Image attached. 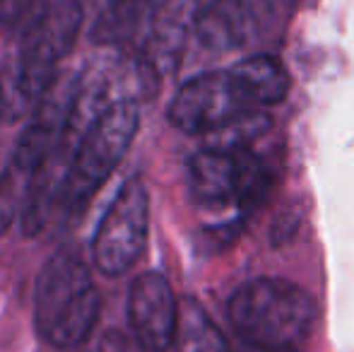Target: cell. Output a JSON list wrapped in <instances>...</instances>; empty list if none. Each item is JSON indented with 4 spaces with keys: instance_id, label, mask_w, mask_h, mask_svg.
I'll return each instance as SVG.
<instances>
[{
    "instance_id": "cell-1",
    "label": "cell",
    "mask_w": 354,
    "mask_h": 352,
    "mask_svg": "<svg viewBox=\"0 0 354 352\" xmlns=\"http://www.w3.org/2000/svg\"><path fill=\"white\" fill-rule=\"evenodd\" d=\"M102 297L87 261L75 246L58 249L41 268L34 290V324L56 348H75L94 331Z\"/></svg>"
},
{
    "instance_id": "cell-2",
    "label": "cell",
    "mask_w": 354,
    "mask_h": 352,
    "mask_svg": "<svg viewBox=\"0 0 354 352\" xmlns=\"http://www.w3.org/2000/svg\"><path fill=\"white\" fill-rule=\"evenodd\" d=\"M140 126V111L136 99H123L106 109L89 123L73 150L66 174L56 188L58 205L66 215H77L97 196L106 178L116 172L126 157Z\"/></svg>"
},
{
    "instance_id": "cell-3",
    "label": "cell",
    "mask_w": 354,
    "mask_h": 352,
    "mask_svg": "<svg viewBox=\"0 0 354 352\" xmlns=\"http://www.w3.org/2000/svg\"><path fill=\"white\" fill-rule=\"evenodd\" d=\"M316 304L306 290L280 277H258L229 299V321L246 345H294L306 338Z\"/></svg>"
},
{
    "instance_id": "cell-4",
    "label": "cell",
    "mask_w": 354,
    "mask_h": 352,
    "mask_svg": "<svg viewBox=\"0 0 354 352\" xmlns=\"http://www.w3.org/2000/svg\"><path fill=\"white\" fill-rule=\"evenodd\" d=\"M82 27L80 0H39L32 19L24 24L17 56V89L24 102L41 99L53 85V71L75 46Z\"/></svg>"
},
{
    "instance_id": "cell-5",
    "label": "cell",
    "mask_w": 354,
    "mask_h": 352,
    "mask_svg": "<svg viewBox=\"0 0 354 352\" xmlns=\"http://www.w3.org/2000/svg\"><path fill=\"white\" fill-rule=\"evenodd\" d=\"M188 188L196 203L222 207L236 203L253 207L270 188V169L248 150H214L203 147L188 162Z\"/></svg>"
},
{
    "instance_id": "cell-6",
    "label": "cell",
    "mask_w": 354,
    "mask_h": 352,
    "mask_svg": "<svg viewBox=\"0 0 354 352\" xmlns=\"http://www.w3.org/2000/svg\"><path fill=\"white\" fill-rule=\"evenodd\" d=\"M149 198L138 176L128 178L102 217L92 241V259L104 275H123L147 246Z\"/></svg>"
},
{
    "instance_id": "cell-7",
    "label": "cell",
    "mask_w": 354,
    "mask_h": 352,
    "mask_svg": "<svg viewBox=\"0 0 354 352\" xmlns=\"http://www.w3.org/2000/svg\"><path fill=\"white\" fill-rule=\"evenodd\" d=\"M256 109L241 92L232 71H210L178 87L169 104V121L191 136H210L239 113Z\"/></svg>"
},
{
    "instance_id": "cell-8",
    "label": "cell",
    "mask_w": 354,
    "mask_h": 352,
    "mask_svg": "<svg viewBox=\"0 0 354 352\" xmlns=\"http://www.w3.org/2000/svg\"><path fill=\"white\" fill-rule=\"evenodd\" d=\"M178 302L162 272H142L128 292V321L138 343L149 352H167L176 340Z\"/></svg>"
},
{
    "instance_id": "cell-9",
    "label": "cell",
    "mask_w": 354,
    "mask_h": 352,
    "mask_svg": "<svg viewBox=\"0 0 354 352\" xmlns=\"http://www.w3.org/2000/svg\"><path fill=\"white\" fill-rule=\"evenodd\" d=\"M270 0H212L198 15V41L210 51H234L258 41L272 24Z\"/></svg>"
},
{
    "instance_id": "cell-10",
    "label": "cell",
    "mask_w": 354,
    "mask_h": 352,
    "mask_svg": "<svg viewBox=\"0 0 354 352\" xmlns=\"http://www.w3.org/2000/svg\"><path fill=\"white\" fill-rule=\"evenodd\" d=\"M201 0H159L149 19L140 56L159 77L176 71L188 32L198 22Z\"/></svg>"
},
{
    "instance_id": "cell-11",
    "label": "cell",
    "mask_w": 354,
    "mask_h": 352,
    "mask_svg": "<svg viewBox=\"0 0 354 352\" xmlns=\"http://www.w3.org/2000/svg\"><path fill=\"white\" fill-rule=\"evenodd\" d=\"M159 0H111L97 17L89 39L94 44H111V46H128V44L145 41L149 19Z\"/></svg>"
},
{
    "instance_id": "cell-12",
    "label": "cell",
    "mask_w": 354,
    "mask_h": 352,
    "mask_svg": "<svg viewBox=\"0 0 354 352\" xmlns=\"http://www.w3.org/2000/svg\"><path fill=\"white\" fill-rule=\"evenodd\" d=\"M229 71L236 77L239 87L253 106L280 104L292 87L284 66L272 56H251Z\"/></svg>"
},
{
    "instance_id": "cell-13",
    "label": "cell",
    "mask_w": 354,
    "mask_h": 352,
    "mask_svg": "<svg viewBox=\"0 0 354 352\" xmlns=\"http://www.w3.org/2000/svg\"><path fill=\"white\" fill-rule=\"evenodd\" d=\"M176 352H229L222 331L212 324L207 311L196 299H183L178 306Z\"/></svg>"
},
{
    "instance_id": "cell-14",
    "label": "cell",
    "mask_w": 354,
    "mask_h": 352,
    "mask_svg": "<svg viewBox=\"0 0 354 352\" xmlns=\"http://www.w3.org/2000/svg\"><path fill=\"white\" fill-rule=\"evenodd\" d=\"M270 131V116L258 109H248V111L239 113L236 118L222 126L219 131L210 133V140L205 147L214 150H248L253 140Z\"/></svg>"
},
{
    "instance_id": "cell-15",
    "label": "cell",
    "mask_w": 354,
    "mask_h": 352,
    "mask_svg": "<svg viewBox=\"0 0 354 352\" xmlns=\"http://www.w3.org/2000/svg\"><path fill=\"white\" fill-rule=\"evenodd\" d=\"M19 174L8 167V169L0 174V237L10 230V225L15 222L19 207Z\"/></svg>"
},
{
    "instance_id": "cell-16",
    "label": "cell",
    "mask_w": 354,
    "mask_h": 352,
    "mask_svg": "<svg viewBox=\"0 0 354 352\" xmlns=\"http://www.w3.org/2000/svg\"><path fill=\"white\" fill-rule=\"evenodd\" d=\"M39 0H0V24L5 27H19L32 19Z\"/></svg>"
},
{
    "instance_id": "cell-17",
    "label": "cell",
    "mask_w": 354,
    "mask_h": 352,
    "mask_svg": "<svg viewBox=\"0 0 354 352\" xmlns=\"http://www.w3.org/2000/svg\"><path fill=\"white\" fill-rule=\"evenodd\" d=\"M246 352H297L294 345H246Z\"/></svg>"
},
{
    "instance_id": "cell-18",
    "label": "cell",
    "mask_w": 354,
    "mask_h": 352,
    "mask_svg": "<svg viewBox=\"0 0 354 352\" xmlns=\"http://www.w3.org/2000/svg\"><path fill=\"white\" fill-rule=\"evenodd\" d=\"M5 102H8V99H5L3 87H0V118H3V113H5Z\"/></svg>"
}]
</instances>
